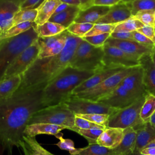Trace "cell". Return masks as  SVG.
I'll return each instance as SVG.
<instances>
[{"label": "cell", "mask_w": 155, "mask_h": 155, "mask_svg": "<svg viewBox=\"0 0 155 155\" xmlns=\"http://www.w3.org/2000/svg\"><path fill=\"white\" fill-rule=\"evenodd\" d=\"M47 84L18 89L9 98L0 102V145L12 155L19 144L32 115L44 108L42 93Z\"/></svg>", "instance_id": "1"}, {"label": "cell", "mask_w": 155, "mask_h": 155, "mask_svg": "<svg viewBox=\"0 0 155 155\" xmlns=\"http://www.w3.org/2000/svg\"><path fill=\"white\" fill-rule=\"evenodd\" d=\"M82 40V38L68 32L67 43L62 51L53 56L38 58L21 76V84L18 89L47 84L69 65L76 48Z\"/></svg>", "instance_id": "2"}, {"label": "cell", "mask_w": 155, "mask_h": 155, "mask_svg": "<svg viewBox=\"0 0 155 155\" xmlns=\"http://www.w3.org/2000/svg\"><path fill=\"white\" fill-rule=\"evenodd\" d=\"M95 73L67 67L44 87L42 104L44 107L54 105L68 98L73 91Z\"/></svg>", "instance_id": "3"}, {"label": "cell", "mask_w": 155, "mask_h": 155, "mask_svg": "<svg viewBox=\"0 0 155 155\" xmlns=\"http://www.w3.org/2000/svg\"><path fill=\"white\" fill-rule=\"evenodd\" d=\"M147 93L143 83V69L139 65L133 67L113 91L98 102L120 110L131 105Z\"/></svg>", "instance_id": "4"}, {"label": "cell", "mask_w": 155, "mask_h": 155, "mask_svg": "<svg viewBox=\"0 0 155 155\" xmlns=\"http://www.w3.org/2000/svg\"><path fill=\"white\" fill-rule=\"evenodd\" d=\"M34 26L18 36L0 40V79L8 66L39 38Z\"/></svg>", "instance_id": "5"}, {"label": "cell", "mask_w": 155, "mask_h": 155, "mask_svg": "<svg viewBox=\"0 0 155 155\" xmlns=\"http://www.w3.org/2000/svg\"><path fill=\"white\" fill-rule=\"evenodd\" d=\"M104 54L103 46L95 47L82 39L77 47L69 66L81 70L96 72L105 67L102 61Z\"/></svg>", "instance_id": "6"}, {"label": "cell", "mask_w": 155, "mask_h": 155, "mask_svg": "<svg viewBox=\"0 0 155 155\" xmlns=\"http://www.w3.org/2000/svg\"><path fill=\"white\" fill-rule=\"evenodd\" d=\"M75 114L67 105L61 102L46 107L35 113L31 117L28 125L36 123H47L65 127L72 130L74 125Z\"/></svg>", "instance_id": "7"}, {"label": "cell", "mask_w": 155, "mask_h": 155, "mask_svg": "<svg viewBox=\"0 0 155 155\" xmlns=\"http://www.w3.org/2000/svg\"><path fill=\"white\" fill-rule=\"evenodd\" d=\"M145 96H142L131 105L118 110L116 113L110 116L107 127L122 129L133 127L136 130L141 126L144 123L140 118V112Z\"/></svg>", "instance_id": "8"}, {"label": "cell", "mask_w": 155, "mask_h": 155, "mask_svg": "<svg viewBox=\"0 0 155 155\" xmlns=\"http://www.w3.org/2000/svg\"><path fill=\"white\" fill-rule=\"evenodd\" d=\"M133 68V67L124 68L107 78L93 88L76 94L71 95V96L98 102L102 98L104 97L113 91L114 89L116 88L122 81V80L129 74Z\"/></svg>", "instance_id": "9"}, {"label": "cell", "mask_w": 155, "mask_h": 155, "mask_svg": "<svg viewBox=\"0 0 155 155\" xmlns=\"http://www.w3.org/2000/svg\"><path fill=\"white\" fill-rule=\"evenodd\" d=\"M62 102L75 114H104L111 116L118 110L101 102L92 101L71 96Z\"/></svg>", "instance_id": "10"}, {"label": "cell", "mask_w": 155, "mask_h": 155, "mask_svg": "<svg viewBox=\"0 0 155 155\" xmlns=\"http://www.w3.org/2000/svg\"><path fill=\"white\" fill-rule=\"evenodd\" d=\"M40 51L38 40L24 50L6 68L0 80L22 76L38 59Z\"/></svg>", "instance_id": "11"}, {"label": "cell", "mask_w": 155, "mask_h": 155, "mask_svg": "<svg viewBox=\"0 0 155 155\" xmlns=\"http://www.w3.org/2000/svg\"><path fill=\"white\" fill-rule=\"evenodd\" d=\"M103 64L105 67L131 68L140 65L139 60L120 49L104 44Z\"/></svg>", "instance_id": "12"}, {"label": "cell", "mask_w": 155, "mask_h": 155, "mask_svg": "<svg viewBox=\"0 0 155 155\" xmlns=\"http://www.w3.org/2000/svg\"><path fill=\"white\" fill-rule=\"evenodd\" d=\"M68 31L66 30L62 33L51 37H39L38 42L40 51L39 59H42L55 56L59 54L64 48L67 41Z\"/></svg>", "instance_id": "13"}, {"label": "cell", "mask_w": 155, "mask_h": 155, "mask_svg": "<svg viewBox=\"0 0 155 155\" xmlns=\"http://www.w3.org/2000/svg\"><path fill=\"white\" fill-rule=\"evenodd\" d=\"M111 46L117 47L124 52L139 59L145 54H151L153 48L142 45L135 41L122 40L109 37L105 43Z\"/></svg>", "instance_id": "14"}, {"label": "cell", "mask_w": 155, "mask_h": 155, "mask_svg": "<svg viewBox=\"0 0 155 155\" xmlns=\"http://www.w3.org/2000/svg\"><path fill=\"white\" fill-rule=\"evenodd\" d=\"M132 16L128 3L122 1L116 5L110 7L108 13L100 18L96 24H118Z\"/></svg>", "instance_id": "15"}, {"label": "cell", "mask_w": 155, "mask_h": 155, "mask_svg": "<svg viewBox=\"0 0 155 155\" xmlns=\"http://www.w3.org/2000/svg\"><path fill=\"white\" fill-rule=\"evenodd\" d=\"M122 67H104L103 69L99 70L91 76L90 78L87 79L86 81L81 83L73 91L71 95H74L78 93L90 90L94 87L96 86L107 78L113 75L116 73L124 69Z\"/></svg>", "instance_id": "16"}, {"label": "cell", "mask_w": 155, "mask_h": 155, "mask_svg": "<svg viewBox=\"0 0 155 155\" xmlns=\"http://www.w3.org/2000/svg\"><path fill=\"white\" fill-rule=\"evenodd\" d=\"M150 54L142 56L139 59V62L143 69V83L145 88L148 93L155 95V67Z\"/></svg>", "instance_id": "17"}, {"label": "cell", "mask_w": 155, "mask_h": 155, "mask_svg": "<svg viewBox=\"0 0 155 155\" xmlns=\"http://www.w3.org/2000/svg\"><path fill=\"white\" fill-rule=\"evenodd\" d=\"M123 136L124 129L107 127L99 136L97 143L110 149H114L121 142Z\"/></svg>", "instance_id": "18"}, {"label": "cell", "mask_w": 155, "mask_h": 155, "mask_svg": "<svg viewBox=\"0 0 155 155\" xmlns=\"http://www.w3.org/2000/svg\"><path fill=\"white\" fill-rule=\"evenodd\" d=\"M136 139L133 151H140L155 139V127L150 122L142 124L136 130Z\"/></svg>", "instance_id": "19"}, {"label": "cell", "mask_w": 155, "mask_h": 155, "mask_svg": "<svg viewBox=\"0 0 155 155\" xmlns=\"http://www.w3.org/2000/svg\"><path fill=\"white\" fill-rule=\"evenodd\" d=\"M110 7L93 5L84 10H80L74 22L92 23L96 22L102 16L105 15L110 10Z\"/></svg>", "instance_id": "20"}, {"label": "cell", "mask_w": 155, "mask_h": 155, "mask_svg": "<svg viewBox=\"0 0 155 155\" xmlns=\"http://www.w3.org/2000/svg\"><path fill=\"white\" fill-rule=\"evenodd\" d=\"M19 10V7L15 4L7 0H0V26L3 33L12 26L13 18Z\"/></svg>", "instance_id": "21"}, {"label": "cell", "mask_w": 155, "mask_h": 155, "mask_svg": "<svg viewBox=\"0 0 155 155\" xmlns=\"http://www.w3.org/2000/svg\"><path fill=\"white\" fill-rule=\"evenodd\" d=\"M65 127L47 123H36L27 125L24 130V135L35 137L37 135L45 134L54 135L61 133Z\"/></svg>", "instance_id": "22"}, {"label": "cell", "mask_w": 155, "mask_h": 155, "mask_svg": "<svg viewBox=\"0 0 155 155\" xmlns=\"http://www.w3.org/2000/svg\"><path fill=\"white\" fill-rule=\"evenodd\" d=\"M61 3L59 0H44L37 8L38 14L35 20L36 25H41L48 22Z\"/></svg>", "instance_id": "23"}, {"label": "cell", "mask_w": 155, "mask_h": 155, "mask_svg": "<svg viewBox=\"0 0 155 155\" xmlns=\"http://www.w3.org/2000/svg\"><path fill=\"white\" fill-rule=\"evenodd\" d=\"M24 155H54L43 148L35 137L24 135L19 144Z\"/></svg>", "instance_id": "24"}, {"label": "cell", "mask_w": 155, "mask_h": 155, "mask_svg": "<svg viewBox=\"0 0 155 155\" xmlns=\"http://www.w3.org/2000/svg\"><path fill=\"white\" fill-rule=\"evenodd\" d=\"M136 131L133 127L124 129V136L120 144L113 149L119 155H127L133 152L136 139Z\"/></svg>", "instance_id": "25"}, {"label": "cell", "mask_w": 155, "mask_h": 155, "mask_svg": "<svg viewBox=\"0 0 155 155\" xmlns=\"http://www.w3.org/2000/svg\"><path fill=\"white\" fill-rule=\"evenodd\" d=\"M21 81V75L0 80V102L10 97L18 90Z\"/></svg>", "instance_id": "26"}, {"label": "cell", "mask_w": 155, "mask_h": 155, "mask_svg": "<svg viewBox=\"0 0 155 155\" xmlns=\"http://www.w3.org/2000/svg\"><path fill=\"white\" fill-rule=\"evenodd\" d=\"M79 11L80 9L79 7L74 6L68 10L53 14L48 21L59 24L67 28L71 24L74 22Z\"/></svg>", "instance_id": "27"}, {"label": "cell", "mask_w": 155, "mask_h": 155, "mask_svg": "<svg viewBox=\"0 0 155 155\" xmlns=\"http://www.w3.org/2000/svg\"><path fill=\"white\" fill-rule=\"evenodd\" d=\"M66 30L67 28L62 25L50 21L41 25H36V30L38 36L41 38L56 36L62 33Z\"/></svg>", "instance_id": "28"}, {"label": "cell", "mask_w": 155, "mask_h": 155, "mask_svg": "<svg viewBox=\"0 0 155 155\" xmlns=\"http://www.w3.org/2000/svg\"><path fill=\"white\" fill-rule=\"evenodd\" d=\"M74 155H119L113 149H110L98 143L88 144L87 147L78 148Z\"/></svg>", "instance_id": "29"}, {"label": "cell", "mask_w": 155, "mask_h": 155, "mask_svg": "<svg viewBox=\"0 0 155 155\" xmlns=\"http://www.w3.org/2000/svg\"><path fill=\"white\" fill-rule=\"evenodd\" d=\"M155 111V95L147 93L140 112V118L143 123L149 122L152 114Z\"/></svg>", "instance_id": "30"}, {"label": "cell", "mask_w": 155, "mask_h": 155, "mask_svg": "<svg viewBox=\"0 0 155 155\" xmlns=\"http://www.w3.org/2000/svg\"><path fill=\"white\" fill-rule=\"evenodd\" d=\"M36 25L35 22H25L15 25L7 30L0 36V40L12 38L21 35Z\"/></svg>", "instance_id": "31"}, {"label": "cell", "mask_w": 155, "mask_h": 155, "mask_svg": "<svg viewBox=\"0 0 155 155\" xmlns=\"http://www.w3.org/2000/svg\"><path fill=\"white\" fill-rule=\"evenodd\" d=\"M37 14V8L19 10L15 14L13 18L12 26L25 22H35V20L36 19Z\"/></svg>", "instance_id": "32"}, {"label": "cell", "mask_w": 155, "mask_h": 155, "mask_svg": "<svg viewBox=\"0 0 155 155\" xmlns=\"http://www.w3.org/2000/svg\"><path fill=\"white\" fill-rule=\"evenodd\" d=\"M144 25L133 16L126 21L116 25L113 31L131 32L142 27Z\"/></svg>", "instance_id": "33"}, {"label": "cell", "mask_w": 155, "mask_h": 155, "mask_svg": "<svg viewBox=\"0 0 155 155\" xmlns=\"http://www.w3.org/2000/svg\"><path fill=\"white\" fill-rule=\"evenodd\" d=\"M94 25V24L92 23L73 22L68 26L67 30L74 36L82 38L92 28Z\"/></svg>", "instance_id": "34"}, {"label": "cell", "mask_w": 155, "mask_h": 155, "mask_svg": "<svg viewBox=\"0 0 155 155\" xmlns=\"http://www.w3.org/2000/svg\"><path fill=\"white\" fill-rule=\"evenodd\" d=\"M128 4L132 16L141 10H155V0H134Z\"/></svg>", "instance_id": "35"}, {"label": "cell", "mask_w": 155, "mask_h": 155, "mask_svg": "<svg viewBox=\"0 0 155 155\" xmlns=\"http://www.w3.org/2000/svg\"><path fill=\"white\" fill-rule=\"evenodd\" d=\"M71 131H73L84 137L88 141V144H93L97 143V140L104 130L99 128L80 129L74 127Z\"/></svg>", "instance_id": "36"}, {"label": "cell", "mask_w": 155, "mask_h": 155, "mask_svg": "<svg viewBox=\"0 0 155 155\" xmlns=\"http://www.w3.org/2000/svg\"><path fill=\"white\" fill-rule=\"evenodd\" d=\"M133 16L141 22L144 25L154 26V25L155 10H141Z\"/></svg>", "instance_id": "37"}, {"label": "cell", "mask_w": 155, "mask_h": 155, "mask_svg": "<svg viewBox=\"0 0 155 155\" xmlns=\"http://www.w3.org/2000/svg\"><path fill=\"white\" fill-rule=\"evenodd\" d=\"M116 25L117 24H94L92 28L84 36H91L105 33H111L114 31Z\"/></svg>", "instance_id": "38"}, {"label": "cell", "mask_w": 155, "mask_h": 155, "mask_svg": "<svg viewBox=\"0 0 155 155\" xmlns=\"http://www.w3.org/2000/svg\"><path fill=\"white\" fill-rule=\"evenodd\" d=\"M59 133L54 136L56 138H58L59 140V141L56 143V145L62 150L68 151L70 153V155H74L78 150V148H76L74 147V142L71 139H64L62 137L63 134Z\"/></svg>", "instance_id": "39"}, {"label": "cell", "mask_w": 155, "mask_h": 155, "mask_svg": "<svg viewBox=\"0 0 155 155\" xmlns=\"http://www.w3.org/2000/svg\"><path fill=\"white\" fill-rule=\"evenodd\" d=\"M79 117L85 119L94 124L107 127L110 115L104 114H76Z\"/></svg>", "instance_id": "40"}, {"label": "cell", "mask_w": 155, "mask_h": 155, "mask_svg": "<svg viewBox=\"0 0 155 155\" xmlns=\"http://www.w3.org/2000/svg\"><path fill=\"white\" fill-rule=\"evenodd\" d=\"M110 33H105L91 36H84L82 38L90 44L99 47L104 45L107 39L110 36Z\"/></svg>", "instance_id": "41"}, {"label": "cell", "mask_w": 155, "mask_h": 155, "mask_svg": "<svg viewBox=\"0 0 155 155\" xmlns=\"http://www.w3.org/2000/svg\"><path fill=\"white\" fill-rule=\"evenodd\" d=\"M74 125L76 127L80 129H94L99 128L104 130L106 127L91 122L85 119H84L81 117L76 116L75 114L74 119Z\"/></svg>", "instance_id": "42"}, {"label": "cell", "mask_w": 155, "mask_h": 155, "mask_svg": "<svg viewBox=\"0 0 155 155\" xmlns=\"http://www.w3.org/2000/svg\"><path fill=\"white\" fill-rule=\"evenodd\" d=\"M133 38L134 40L136 42H137L138 43L143 45L145 46L154 48L155 47V44H154V42L150 39L149 38H148L147 36H145L144 35H143L142 33L137 31V30L133 31Z\"/></svg>", "instance_id": "43"}, {"label": "cell", "mask_w": 155, "mask_h": 155, "mask_svg": "<svg viewBox=\"0 0 155 155\" xmlns=\"http://www.w3.org/2000/svg\"><path fill=\"white\" fill-rule=\"evenodd\" d=\"M137 31L142 33L148 38L151 39L155 44V31L154 26L143 25L142 27L137 30Z\"/></svg>", "instance_id": "44"}, {"label": "cell", "mask_w": 155, "mask_h": 155, "mask_svg": "<svg viewBox=\"0 0 155 155\" xmlns=\"http://www.w3.org/2000/svg\"><path fill=\"white\" fill-rule=\"evenodd\" d=\"M44 0H25L19 6V10L37 8Z\"/></svg>", "instance_id": "45"}, {"label": "cell", "mask_w": 155, "mask_h": 155, "mask_svg": "<svg viewBox=\"0 0 155 155\" xmlns=\"http://www.w3.org/2000/svg\"><path fill=\"white\" fill-rule=\"evenodd\" d=\"M111 38L122 39V40H130L134 41L133 38V33L131 32H125V31H113L110 34Z\"/></svg>", "instance_id": "46"}, {"label": "cell", "mask_w": 155, "mask_h": 155, "mask_svg": "<svg viewBox=\"0 0 155 155\" xmlns=\"http://www.w3.org/2000/svg\"><path fill=\"white\" fill-rule=\"evenodd\" d=\"M121 0H94V5L111 7L114 5L117 4Z\"/></svg>", "instance_id": "47"}, {"label": "cell", "mask_w": 155, "mask_h": 155, "mask_svg": "<svg viewBox=\"0 0 155 155\" xmlns=\"http://www.w3.org/2000/svg\"><path fill=\"white\" fill-rule=\"evenodd\" d=\"M80 4L79 8L80 10H84L94 5V0H78Z\"/></svg>", "instance_id": "48"}, {"label": "cell", "mask_w": 155, "mask_h": 155, "mask_svg": "<svg viewBox=\"0 0 155 155\" xmlns=\"http://www.w3.org/2000/svg\"><path fill=\"white\" fill-rule=\"evenodd\" d=\"M74 6L75 5H69V4H67L66 3H64V2H61L58 6V7L56 8L54 14H56V13H61V12H64V11H66V10H68L71 8H73Z\"/></svg>", "instance_id": "49"}, {"label": "cell", "mask_w": 155, "mask_h": 155, "mask_svg": "<svg viewBox=\"0 0 155 155\" xmlns=\"http://www.w3.org/2000/svg\"><path fill=\"white\" fill-rule=\"evenodd\" d=\"M140 152L145 155H155V147L145 148Z\"/></svg>", "instance_id": "50"}, {"label": "cell", "mask_w": 155, "mask_h": 155, "mask_svg": "<svg viewBox=\"0 0 155 155\" xmlns=\"http://www.w3.org/2000/svg\"><path fill=\"white\" fill-rule=\"evenodd\" d=\"M61 2L66 3L69 5H75V6H79V2L78 0H59Z\"/></svg>", "instance_id": "51"}, {"label": "cell", "mask_w": 155, "mask_h": 155, "mask_svg": "<svg viewBox=\"0 0 155 155\" xmlns=\"http://www.w3.org/2000/svg\"><path fill=\"white\" fill-rule=\"evenodd\" d=\"M7 1H10V2L15 4L16 5H17L19 7L25 0H7Z\"/></svg>", "instance_id": "52"}, {"label": "cell", "mask_w": 155, "mask_h": 155, "mask_svg": "<svg viewBox=\"0 0 155 155\" xmlns=\"http://www.w3.org/2000/svg\"><path fill=\"white\" fill-rule=\"evenodd\" d=\"M149 122L155 127V111L154 112V113L152 114V116L150 117V121Z\"/></svg>", "instance_id": "53"}, {"label": "cell", "mask_w": 155, "mask_h": 155, "mask_svg": "<svg viewBox=\"0 0 155 155\" xmlns=\"http://www.w3.org/2000/svg\"><path fill=\"white\" fill-rule=\"evenodd\" d=\"M151 60H152V62L155 67V47L152 50V52L151 53Z\"/></svg>", "instance_id": "54"}, {"label": "cell", "mask_w": 155, "mask_h": 155, "mask_svg": "<svg viewBox=\"0 0 155 155\" xmlns=\"http://www.w3.org/2000/svg\"><path fill=\"white\" fill-rule=\"evenodd\" d=\"M127 155H145V154H142L140 151H133Z\"/></svg>", "instance_id": "55"}, {"label": "cell", "mask_w": 155, "mask_h": 155, "mask_svg": "<svg viewBox=\"0 0 155 155\" xmlns=\"http://www.w3.org/2000/svg\"><path fill=\"white\" fill-rule=\"evenodd\" d=\"M155 147V139L153 141H151L145 148H147V147Z\"/></svg>", "instance_id": "56"}, {"label": "cell", "mask_w": 155, "mask_h": 155, "mask_svg": "<svg viewBox=\"0 0 155 155\" xmlns=\"http://www.w3.org/2000/svg\"><path fill=\"white\" fill-rule=\"evenodd\" d=\"M122 2H125V3H129V2H131L134 0H121Z\"/></svg>", "instance_id": "57"}, {"label": "cell", "mask_w": 155, "mask_h": 155, "mask_svg": "<svg viewBox=\"0 0 155 155\" xmlns=\"http://www.w3.org/2000/svg\"><path fill=\"white\" fill-rule=\"evenodd\" d=\"M154 26L155 27V21H154Z\"/></svg>", "instance_id": "58"}, {"label": "cell", "mask_w": 155, "mask_h": 155, "mask_svg": "<svg viewBox=\"0 0 155 155\" xmlns=\"http://www.w3.org/2000/svg\"><path fill=\"white\" fill-rule=\"evenodd\" d=\"M154 31H155V27H154Z\"/></svg>", "instance_id": "59"}]
</instances>
